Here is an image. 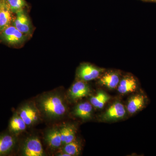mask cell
Listing matches in <instances>:
<instances>
[{
	"label": "cell",
	"mask_w": 156,
	"mask_h": 156,
	"mask_svg": "<svg viewBox=\"0 0 156 156\" xmlns=\"http://www.w3.org/2000/svg\"><path fill=\"white\" fill-rule=\"evenodd\" d=\"M126 114V111L122 104L116 102L109 108L103 117L106 120H114L122 119Z\"/></svg>",
	"instance_id": "obj_10"
},
{
	"label": "cell",
	"mask_w": 156,
	"mask_h": 156,
	"mask_svg": "<svg viewBox=\"0 0 156 156\" xmlns=\"http://www.w3.org/2000/svg\"><path fill=\"white\" fill-rule=\"evenodd\" d=\"M45 140L51 148L56 149L62 145L59 129L56 128L50 129L47 132Z\"/></svg>",
	"instance_id": "obj_12"
},
{
	"label": "cell",
	"mask_w": 156,
	"mask_h": 156,
	"mask_svg": "<svg viewBox=\"0 0 156 156\" xmlns=\"http://www.w3.org/2000/svg\"><path fill=\"white\" fill-rule=\"evenodd\" d=\"M22 153L26 156L44 155V150L38 138L33 136L27 140L23 147Z\"/></svg>",
	"instance_id": "obj_7"
},
{
	"label": "cell",
	"mask_w": 156,
	"mask_h": 156,
	"mask_svg": "<svg viewBox=\"0 0 156 156\" xmlns=\"http://www.w3.org/2000/svg\"><path fill=\"white\" fill-rule=\"evenodd\" d=\"M120 82L119 76L117 73H107L99 80V83L111 89L116 88Z\"/></svg>",
	"instance_id": "obj_15"
},
{
	"label": "cell",
	"mask_w": 156,
	"mask_h": 156,
	"mask_svg": "<svg viewBox=\"0 0 156 156\" xmlns=\"http://www.w3.org/2000/svg\"><path fill=\"white\" fill-rule=\"evenodd\" d=\"M110 97L108 94L103 91H99L96 95L90 98V102L93 106L98 108H103L107 101L109 100Z\"/></svg>",
	"instance_id": "obj_18"
},
{
	"label": "cell",
	"mask_w": 156,
	"mask_h": 156,
	"mask_svg": "<svg viewBox=\"0 0 156 156\" xmlns=\"http://www.w3.org/2000/svg\"><path fill=\"white\" fill-rule=\"evenodd\" d=\"M92 105L88 102H83L78 104L75 108L74 114L76 116L84 120L88 119L92 116Z\"/></svg>",
	"instance_id": "obj_16"
},
{
	"label": "cell",
	"mask_w": 156,
	"mask_h": 156,
	"mask_svg": "<svg viewBox=\"0 0 156 156\" xmlns=\"http://www.w3.org/2000/svg\"><path fill=\"white\" fill-rule=\"evenodd\" d=\"M146 98L141 94L135 95L130 98L128 101L127 108L130 114H134L143 108L145 106Z\"/></svg>",
	"instance_id": "obj_14"
},
{
	"label": "cell",
	"mask_w": 156,
	"mask_h": 156,
	"mask_svg": "<svg viewBox=\"0 0 156 156\" xmlns=\"http://www.w3.org/2000/svg\"><path fill=\"white\" fill-rule=\"evenodd\" d=\"M59 156H71L70 155H69V154L66 153L64 152V153L63 154H60L59 155Z\"/></svg>",
	"instance_id": "obj_21"
},
{
	"label": "cell",
	"mask_w": 156,
	"mask_h": 156,
	"mask_svg": "<svg viewBox=\"0 0 156 156\" xmlns=\"http://www.w3.org/2000/svg\"><path fill=\"white\" fill-rule=\"evenodd\" d=\"M16 16L14 18L12 25L27 36L32 33V25L30 20L23 9L16 12Z\"/></svg>",
	"instance_id": "obj_3"
},
{
	"label": "cell",
	"mask_w": 156,
	"mask_h": 156,
	"mask_svg": "<svg viewBox=\"0 0 156 156\" xmlns=\"http://www.w3.org/2000/svg\"><path fill=\"white\" fill-rule=\"evenodd\" d=\"M9 8L13 13H16L26 5L24 0H6Z\"/></svg>",
	"instance_id": "obj_20"
},
{
	"label": "cell",
	"mask_w": 156,
	"mask_h": 156,
	"mask_svg": "<svg viewBox=\"0 0 156 156\" xmlns=\"http://www.w3.org/2000/svg\"><path fill=\"white\" fill-rule=\"evenodd\" d=\"M150 1H154V0H150Z\"/></svg>",
	"instance_id": "obj_22"
},
{
	"label": "cell",
	"mask_w": 156,
	"mask_h": 156,
	"mask_svg": "<svg viewBox=\"0 0 156 156\" xmlns=\"http://www.w3.org/2000/svg\"><path fill=\"white\" fill-rule=\"evenodd\" d=\"M17 112L27 126L33 125L37 122L40 117L39 112L36 107L29 104L23 105Z\"/></svg>",
	"instance_id": "obj_5"
},
{
	"label": "cell",
	"mask_w": 156,
	"mask_h": 156,
	"mask_svg": "<svg viewBox=\"0 0 156 156\" xmlns=\"http://www.w3.org/2000/svg\"><path fill=\"white\" fill-rule=\"evenodd\" d=\"M137 88V83L135 79L132 76L125 77L119 82L118 90L121 94H126L134 92Z\"/></svg>",
	"instance_id": "obj_13"
},
{
	"label": "cell",
	"mask_w": 156,
	"mask_h": 156,
	"mask_svg": "<svg viewBox=\"0 0 156 156\" xmlns=\"http://www.w3.org/2000/svg\"><path fill=\"white\" fill-rule=\"evenodd\" d=\"M42 111L51 119H58L65 114L66 106L61 95L49 93L42 96L39 101Z\"/></svg>",
	"instance_id": "obj_1"
},
{
	"label": "cell",
	"mask_w": 156,
	"mask_h": 156,
	"mask_svg": "<svg viewBox=\"0 0 156 156\" xmlns=\"http://www.w3.org/2000/svg\"><path fill=\"white\" fill-rule=\"evenodd\" d=\"M103 69L95 67L92 65L83 64L79 68L77 72L78 77L84 81H89L95 80L99 76Z\"/></svg>",
	"instance_id": "obj_6"
},
{
	"label": "cell",
	"mask_w": 156,
	"mask_h": 156,
	"mask_svg": "<svg viewBox=\"0 0 156 156\" xmlns=\"http://www.w3.org/2000/svg\"><path fill=\"white\" fill-rule=\"evenodd\" d=\"M27 36L11 25L0 32V41L11 47H16L23 44Z\"/></svg>",
	"instance_id": "obj_2"
},
{
	"label": "cell",
	"mask_w": 156,
	"mask_h": 156,
	"mask_svg": "<svg viewBox=\"0 0 156 156\" xmlns=\"http://www.w3.org/2000/svg\"><path fill=\"white\" fill-rule=\"evenodd\" d=\"M81 147L80 144L75 140L72 142L64 145L63 152L70 156H77L80 154Z\"/></svg>",
	"instance_id": "obj_19"
},
{
	"label": "cell",
	"mask_w": 156,
	"mask_h": 156,
	"mask_svg": "<svg viewBox=\"0 0 156 156\" xmlns=\"http://www.w3.org/2000/svg\"><path fill=\"white\" fill-rule=\"evenodd\" d=\"M13 13L6 0H0V32L12 25Z\"/></svg>",
	"instance_id": "obj_8"
},
{
	"label": "cell",
	"mask_w": 156,
	"mask_h": 156,
	"mask_svg": "<svg viewBox=\"0 0 156 156\" xmlns=\"http://www.w3.org/2000/svg\"><path fill=\"white\" fill-rule=\"evenodd\" d=\"M91 92L90 87L85 81L80 80L74 83L71 87L69 96L73 100H77L88 96Z\"/></svg>",
	"instance_id": "obj_9"
},
{
	"label": "cell",
	"mask_w": 156,
	"mask_h": 156,
	"mask_svg": "<svg viewBox=\"0 0 156 156\" xmlns=\"http://www.w3.org/2000/svg\"><path fill=\"white\" fill-rule=\"evenodd\" d=\"M62 145H65L75 140L76 130L73 126L66 125L59 129Z\"/></svg>",
	"instance_id": "obj_17"
},
{
	"label": "cell",
	"mask_w": 156,
	"mask_h": 156,
	"mask_svg": "<svg viewBox=\"0 0 156 156\" xmlns=\"http://www.w3.org/2000/svg\"><path fill=\"white\" fill-rule=\"evenodd\" d=\"M16 135L9 131L0 133V156L9 155L16 145Z\"/></svg>",
	"instance_id": "obj_4"
},
{
	"label": "cell",
	"mask_w": 156,
	"mask_h": 156,
	"mask_svg": "<svg viewBox=\"0 0 156 156\" xmlns=\"http://www.w3.org/2000/svg\"><path fill=\"white\" fill-rule=\"evenodd\" d=\"M27 126L21 117L16 112L14 113L10 119L9 125V131L11 134L16 135L24 131L26 128Z\"/></svg>",
	"instance_id": "obj_11"
}]
</instances>
